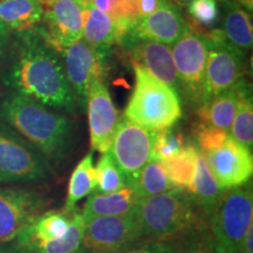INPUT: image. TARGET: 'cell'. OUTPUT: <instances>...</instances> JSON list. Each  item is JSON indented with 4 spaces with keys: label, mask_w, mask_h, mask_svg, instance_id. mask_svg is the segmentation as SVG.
Returning <instances> with one entry per match:
<instances>
[{
    "label": "cell",
    "mask_w": 253,
    "mask_h": 253,
    "mask_svg": "<svg viewBox=\"0 0 253 253\" xmlns=\"http://www.w3.org/2000/svg\"><path fill=\"white\" fill-rule=\"evenodd\" d=\"M5 84L52 109L73 113L78 102L66 77L61 55L36 30L17 32Z\"/></svg>",
    "instance_id": "1"
},
{
    "label": "cell",
    "mask_w": 253,
    "mask_h": 253,
    "mask_svg": "<svg viewBox=\"0 0 253 253\" xmlns=\"http://www.w3.org/2000/svg\"><path fill=\"white\" fill-rule=\"evenodd\" d=\"M0 120L36 147L50 166L59 164L69 153L71 121L39 101L11 91L0 100Z\"/></svg>",
    "instance_id": "2"
},
{
    "label": "cell",
    "mask_w": 253,
    "mask_h": 253,
    "mask_svg": "<svg viewBox=\"0 0 253 253\" xmlns=\"http://www.w3.org/2000/svg\"><path fill=\"white\" fill-rule=\"evenodd\" d=\"M135 213L142 238H175L189 230L208 225L191 195L177 188L138 199Z\"/></svg>",
    "instance_id": "3"
},
{
    "label": "cell",
    "mask_w": 253,
    "mask_h": 253,
    "mask_svg": "<svg viewBox=\"0 0 253 253\" xmlns=\"http://www.w3.org/2000/svg\"><path fill=\"white\" fill-rule=\"evenodd\" d=\"M135 86L123 119L151 131L171 128L182 118V101L178 91L134 66Z\"/></svg>",
    "instance_id": "4"
},
{
    "label": "cell",
    "mask_w": 253,
    "mask_h": 253,
    "mask_svg": "<svg viewBox=\"0 0 253 253\" xmlns=\"http://www.w3.org/2000/svg\"><path fill=\"white\" fill-rule=\"evenodd\" d=\"M216 253H238L240 244L253 225V189L250 181L224 190L207 217Z\"/></svg>",
    "instance_id": "5"
},
{
    "label": "cell",
    "mask_w": 253,
    "mask_h": 253,
    "mask_svg": "<svg viewBox=\"0 0 253 253\" xmlns=\"http://www.w3.org/2000/svg\"><path fill=\"white\" fill-rule=\"evenodd\" d=\"M52 166L30 142L0 123V183L27 184L45 181Z\"/></svg>",
    "instance_id": "6"
},
{
    "label": "cell",
    "mask_w": 253,
    "mask_h": 253,
    "mask_svg": "<svg viewBox=\"0 0 253 253\" xmlns=\"http://www.w3.org/2000/svg\"><path fill=\"white\" fill-rule=\"evenodd\" d=\"M209 45L207 32L189 25L185 33L173 43L171 50L182 93L196 108L203 102Z\"/></svg>",
    "instance_id": "7"
},
{
    "label": "cell",
    "mask_w": 253,
    "mask_h": 253,
    "mask_svg": "<svg viewBox=\"0 0 253 253\" xmlns=\"http://www.w3.org/2000/svg\"><path fill=\"white\" fill-rule=\"evenodd\" d=\"M66 77L71 84L78 106L86 109L87 91L94 80H106L108 75L109 49L91 46L84 39L78 40L60 53Z\"/></svg>",
    "instance_id": "8"
},
{
    "label": "cell",
    "mask_w": 253,
    "mask_h": 253,
    "mask_svg": "<svg viewBox=\"0 0 253 253\" xmlns=\"http://www.w3.org/2000/svg\"><path fill=\"white\" fill-rule=\"evenodd\" d=\"M48 204V197L39 190L20 185L0 188V244L15 240Z\"/></svg>",
    "instance_id": "9"
},
{
    "label": "cell",
    "mask_w": 253,
    "mask_h": 253,
    "mask_svg": "<svg viewBox=\"0 0 253 253\" xmlns=\"http://www.w3.org/2000/svg\"><path fill=\"white\" fill-rule=\"evenodd\" d=\"M207 34L210 45L202 104L232 88L245 74V53L225 42L218 30L209 31Z\"/></svg>",
    "instance_id": "10"
},
{
    "label": "cell",
    "mask_w": 253,
    "mask_h": 253,
    "mask_svg": "<svg viewBox=\"0 0 253 253\" xmlns=\"http://www.w3.org/2000/svg\"><path fill=\"white\" fill-rule=\"evenodd\" d=\"M43 17L36 30L50 47L61 53L82 38L86 0H41Z\"/></svg>",
    "instance_id": "11"
},
{
    "label": "cell",
    "mask_w": 253,
    "mask_h": 253,
    "mask_svg": "<svg viewBox=\"0 0 253 253\" xmlns=\"http://www.w3.org/2000/svg\"><path fill=\"white\" fill-rule=\"evenodd\" d=\"M84 223V252L86 253H115L142 239L135 209L122 216L95 217Z\"/></svg>",
    "instance_id": "12"
},
{
    "label": "cell",
    "mask_w": 253,
    "mask_h": 253,
    "mask_svg": "<svg viewBox=\"0 0 253 253\" xmlns=\"http://www.w3.org/2000/svg\"><path fill=\"white\" fill-rule=\"evenodd\" d=\"M154 134L149 129L122 119L116 126L109 154L126 178V183L153 156Z\"/></svg>",
    "instance_id": "13"
},
{
    "label": "cell",
    "mask_w": 253,
    "mask_h": 253,
    "mask_svg": "<svg viewBox=\"0 0 253 253\" xmlns=\"http://www.w3.org/2000/svg\"><path fill=\"white\" fill-rule=\"evenodd\" d=\"M86 108L91 149L101 154L107 153L119 125V113L104 80L91 81L87 91Z\"/></svg>",
    "instance_id": "14"
},
{
    "label": "cell",
    "mask_w": 253,
    "mask_h": 253,
    "mask_svg": "<svg viewBox=\"0 0 253 253\" xmlns=\"http://www.w3.org/2000/svg\"><path fill=\"white\" fill-rule=\"evenodd\" d=\"M202 154L221 189L237 188L251 181L252 150L237 142L231 135L220 148Z\"/></svg>",
    "instance_id": "15"
},
{
    "label": "cell",
    "mask_w": 253,
    "mask_h": 253,
    "mask_svg": "<svg viewBox=\"0 0 253 253\" xmlns=\"http://www.w3.org/2000/svg\"><path fill=\"white\" fill-rule=\"evenodd\" d=\"M188 28L189 24L183 18L181 9L170 0H166L156 11L140 19L125 40H148L171 45Z\"/></svg>",
    "instance_id": "16"
},
{
    "label": "cell",
    "mask_w": 253,
    "mask_h": 253,
    "mask_svg": "<svg viewBox=\"0 0 253 253\" xmlns=\"http://www.w3.org/2000/svg\"><path fill=\"white\" fill-rule=\"evenodd\" d=\"M121 45L130 48L132 66L144 69L156 80L179 93L181 86L169 46L148 40H125Z\"/></svg>",
    "instance_id": "17"
},
{
    "label": "cell",
    "mask_w": 253,
    "mask_h": 253,
    "mask_svg": "<svg viewBox=\"0 0 253 253\" xmlns=\"http://www.w3.org/2000/svg\"><path fill=\"white\" fill-rule=\"evenodd\" d=\"M77 210V209H75ZM74 211L48 210L43 211L15 238L18 245L56 239L67 232Z\"/></svg>",
    "instance_id": "18"
},
{
    "label": "cell",
    "mask_w": 253,
    "mask_h": 253,
    "mask_svg": "<svg viewBox=\"0 0 253 253\" xmlns=\"http://www.w3.org/2000/svg\"><path fill=\"white\" fill-rule=\"evenodd\" d=\"M82 39L97 48L110 49L114 45H121L125 36L108 14L87 1Z\"/></svg>",
    "instance_id": "19"
},
{
    "label": "cell",
    "mask_w": 253,
    "mask_h": 253,
    "mask_svg": "<svg viewBox=\"0 0 253 253\" xmlns=\"http://www.w3.org/2000/svg\"><path fill=\"white\" fill-rule=\"evenodd\" d=\"M137 202L138 198L128 185L118 191L95 192L88 198L81 214L84 221L95 217L122 216L131 212Z\"/></svg>",
    "instance_id": "20"
},
{
    "label": "cell",
    "mask_w": 253,
    "mask_h": 253,
    "mask_svg": "<svg viewBox=\"0 0 253 253\" xmlns=\"http://www.w3.org/2000/svg\"><path fill=\"white\" fill-rule=\"evenodd\" d=\"M243 80V79H242ZM240 80V81H242ZM240 81L230 89L218 94L197 108L199 123L230 132L240 93Z\"/></svg>",
    "instance_id": "21"
},
{
    "label": "cell",
    "mask_w": 253,
    "mask_h": 253,
    "mask_svg": "<svg viewBox=\"0 0 253 253\" xmlns=\"http://www.w3.org/2000/svg\"><path fill=\"white\" fill-rule=\"evenodd\" d=\"M42 17L41 0H0V21L11 32L34 30Z\"/></svg>",
    "instance_id": "22"
},
{
    "label": "cell",
    "mask_w": 253,
    "mask_h": 253,
    "mask_svg": "<svg viewBox=\"0 0 253 253\" xmlns=\"http://www.w3.org/2000/svg\"><path fill=\"white\" fill-rule=\"evenodd\" d=\"M219 31L221 38L230 46L246 53L251 49L253 42V30L251 15L248 9L237 2H230L225 9L223 27Z\"/></svg>",
    "instance_id": "23"
},
{
    "label": "cell",
    "mask_w": 253,
    "mask_h": 253,
    "mask_svg": "<svg viewBox=\"0 0 253 253\" xmlns=\"http://www.w3.org/2000/svg\"><path fill=\"white\" fill-rule=\"evenodd\" d=\"M186 191L194 198L196 204L204 213L205 218L208 217V214L210 213L224 192V189H221L218 184L216 177L209 168L207 160L201 150H199L197 162H196L194 178Z\"/></svg>",
    "instance_id": "24"
},
{
    "label": "cell",
    "mask_w": 253,
    "mask_h": 253,
    "mask_svg": "<svg viewBox=\"0 0 253 253\" xmlns=\"http://www.w3.org/2000/svg\"><path fill=\"white\" fill-rule=\"evenodd\" d=\"M84 217L77 209L65 235L47 242L30 243L20 246L30 253H84Z\"/></svg>",
    "instance_id": "25"
},
{
    "label": "cell",
    "mask_w": 253,
    "mask_h": 253,
    "mask_svg": "<svg viewBox=\"0 0 253 253\" xmlns=\"http://www.w3.org/2000/svg\"><path fill=\"white\" fill-rule=\"evenodd\" d=\"M128 186H130L138 199L163 194L173 189L162 164L153 157L131 179H129Z\"/></svg>",
    "instance_id": "26"
},
{
    "label": "cell",
    "mask_w": 253,
    "mask_h": 253,
    "mask_svg": "<svg viewBox=\"0 0 253 253\" xmlns=\"http://www.w3.org/2000/svg\"><path fill=\"white\" fill-rule=\"evenodd\" d=\"M95 189H96V172H95L93 154L89 153L82 158L73 170L63 210L74 211L79 202L93 194Z\"/></svg>",
    "instance_id": "27"
},
{
    "label": "cell",
    "mask_w": 253,
    "mask_h": 253,
    "mask_svg": "<svg viewBox=\"0 0 253 253\" xmlns=\"http://www.w3.org/2000/svg\"><path fill=\"white\" fill-rule=\"evenodd\" d=\"M198 154L199 149L196 145L185 144L178 154L160 161L173 188L189 189L195 175Z\"/></svg>",
    "instance_id": "28"
},
{
    "label": "cell",
    "mask_w": 253,
    "mask_h": 253,
    "mask_svg": "<svg viewBox=\"0 0 253 253\" xmlns=\"http://www.w3.org/2000/svg\"><path fill=\"white\" fill-rule=\"evenodd\" d=\"M231 136L240 144L252 150L253 147V102L251 87L245 80L240 81V93L235 116L231 125Z\"/></svg>",
    "instance_id": "29"
},
{
    "label": "cell",
    "mask_w": 253,
    "mask_h": 253,
    "mask_svg": "<svg viewBox=\"0 0 253 253\" xmlns=\"http://www.w3.org/2000/svg\"><path fill=\"white\" fill-rule=\"evenodd\" d=\"M96 8L103 11L118 25L125 38L140 20L137 0H87ZM125 40V39H123Z\"/></svg>",
    "instance_id": "30"
},
{
    "label": "cell",
    "mask_w": 253,
    "mask_h": 253,
    "mask_svg": "<svg viewBox=\"0 0 253 253\" xmlns=\"http://www.w3.org/2000/svg\"><path fill=\"white\" fill-rule=\"evenodd\" d=\"M170 253H216L208 225L196 227L175 237Z\"/></svg>",
    "instance_id": "31"
},
{
    "label": "cell",
    "mask_w": 253,
    "mask_h": 253,
    "mask_svg": "<svg viewBox=\"0 0 253 253\" xmlns=\"http://www.w3.org/2000/svg\"><path fill=\"white\" fill-rule=\"evenodd\" d=\"M96 172V192H113L126 188L128 185L126 178L123 175L116 163L114 162L109 151L102 154V156L95 167Z\"/></svg>",
    "instance_id": "32"
},
{
    "label": "cell",
    "mask_w": 253,
    "mask_h": 253,
    "mask_svg": "<svg viewBox=\"0 0 253 253\" xmlns=\"http://www.w3.org/2000/svg\"><path fill=\"white\" fill-rule=\"evenodd\" d=\"M184 147V136L179 131L173 130L171 128L155 131L153 156L151 157L161 161L163 158L171 157L173 155L178 154Z\"/></svg>",
    "instance_id": "33"
},
{
    "label": "cell",
    "mask_w": 253,
    "mask_h": 253,
    "mask_svg": "<svg viewBox=\"0 0 253 253\" xmlns=\"http://www.w3.org/2000/svg\"><path fill=\"white\" fill-rule=\"evenodd\" d=\"M186 7L195 26L199 28H211L219 19V7L216 0H192Z\"/></svg>",
    "instance_id": "34"
},
{
    "label": "cell",
    "mask_w": 253,
    "mask_h": 253,
    "mask_svg": "<svg viewBox=\"0 0 253 253\" xmlns=\"http://www.w3.org/2000/svg\"><path fill=\"white\" fill-rule=\"evenodd\" d=\"M196 134H197L199 150L202 153H207V151L220 148L221 145L225 143L230 132L223 130V129L216 128V126L199 123Z\"/></svg>",
    "instance_id": "35"
},
{
    "label": "cell",
    "mask_w": 253,
    "mask_h": 253,
    "mask_svg": "<svg viewBox=\"0 0 253 253\" xmlns=\"http://www.w3.org/2000/svg\"><path fill=\"white\" fill-rule=\"evenodd\" d=\"M175 238H142L126 245L115 253H170Z\"/></svg>",
    "instance_id": "36"
},
{
    "label": "cell",
    "mask_w": 253,
    "mask_h": 253,
    "mask_svg": "<svg viewBox=\"0 0 253 253\" xmlns=\"http://www.w3.org/2000/svg\"><path fill=\"white\" fill-rule=\"evenodd\" d=\"M11 33L12 32L9 31V28L0 21V66L2 65L5 55L7 54L9 46H11Z\"/></svg>",
    "instance_id": "37"
},
{
    "label": "cell",
    "mask_w": 253,
    "mask_h": 253,
    "mask_svg": "<svg viewBox=\"0 0 253 253\" xmlns=\"http://www.w3.org/2000/svg\"><path fill=\"white\" fill-rule=\"evenodd\" d=\"M166 0H137L138 12H140V19L147 17L150 13L160 7Z\"/></svg>",
    "instance_id": "38"
},
{
    "label": "cell",
    "mask_w": 253,
    "mask_h": 253,
    "mask_svg": "<svg viewBox=\"0 0 253 253\" xmlns=\"http://www.w3.org/2000/svg\"><path fill=\"white\" fill-rule=\"evenodd\" d=\"M238 253H253V225L250 227L243 239Z\"/></svg>",
    "instance_id": "39"
},
{
    "label": "cell",
    "mask_w": 253,
    "mask_h": 253,
    "mask_svg": "<svg viewBox=\"0 0 253 253\" xmlns=\"http://www.w3.org/2000/svg\"><path fill=\"white\" fill-rule=\"evenodd\" d=\"M0 253H30L27 250L21 248L20 245H18L14 242H8V243H1L0 244Z\"/></svg>",
    "instance_id": "40"
},
{
    "label": "cell",
    "mask_w": 253,
    "mask_h": 253,
    "mask_svg": "<svg viewBox=\"0 0 253 253\" xmlns=\"http://www.w3.org/2000/svg\"><path fill=\"white\" fill-rule=\"evenodd\" d=\"M170 1L177 6H179V7H183V6H188L192 0H170Z\"/></svg>",
    "instance_id": "41"
},
{
    "label": "cell",
    "mask_w": 253,
    "mask_h": 253,
    "mask_svg": "<svg viewBox=\"0 0 253 253\" xmlns=\"http://www.w3.org/2000/svg\"><path fill=\"white\" fill-rule=\"evenodd\" d=\"M225 1H229V2H237V4H240V1H242V0H225Z\"/></svg>",
    "instance_id": "42"
},
{
    "label": "cell",
    "mask_w": 253,
    "mask_h": 253,
    "mask_svg": "<svg viewBox=\"0 0 253 253\" xmlns=\"http://www.w3.org/2000/svg\"><path fill=\"white\" fill-rule=\"evenodd\" d=\"M84 253H86V252H84Z\"/></svg>",
    "instance_id": "43"
}]
</instances>
